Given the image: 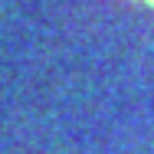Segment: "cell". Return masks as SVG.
<instances>
[{
  "label": "cell",
  "instance_id": "cell-1",
  "mask_svg": "<svg viewBox=\"0 0 154 154\" xmlns=\"http://www.w3.org/2000/svg\"><path fill=\"white\" fill-rule=\"evenodd\" d=\"M144 3H151V7H154V0H144Z\"/></svg>",
  "mask_w": 154,
  "mask_h": 154
}]
</instances>
